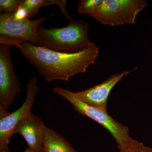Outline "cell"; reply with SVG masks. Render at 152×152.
I'll list each match as a JSON object with an SVG mask.
<instances>
[{
  "instance_id": "cell-1",
  "label": "cell",
  "mask_w": 152,
  "mask_h": 152,
  "mask_svg": "<svg viewBox=\"0 0 152 152\" xmlns=\"http://www.w3.org/2000/svg\"><path fill=\"white\" fill-rule=\"evenodd\" d=\"M9 44L18 48L21 53L48 82L68 81L72 77L84 73L94 64L99 49L94 44L76 53L55 51L28 42L0 36V44Z\"/></svg>"
},
{
  "instance_id": "cell-9",
  "label": "cell",
  "mask_w": 152,
  "mask_h": 152,
  "mask_svg": "<svg viewBox=\"0 0 152 152\" xmlns=\"http://www.w3.org/2000/svg\"><path fill=\"white\" fill-rule=\"evenodd\" d=\"M45 126L40 117L31 113L17 124L12 135H20L26 142L28 148L35 152H42Z\"/></svg>"
},
{
  "instance_id": "cell-5",
  "label": "cell",
  "mask_w": 152,
  "mask_h": 152,
  "mask_svg": "<svg viewBox=\"0 0 152 152\" xmlns=\"http://www.w3.org/2000/svg\"><path fill=\"white\" fill-rule=\"evenodd\" d=\"M11 45L0 44V117L5 116L21 92V83L11 60Z\"/></svg>"
},
{
  "instance_id": "cell-13",
  "label": "cell",
  "mask_w": 152,
  "mask_h": 152,
  "mask_svg": "<svg viewBox=\"0 0 152 152\" xmlns=\"http://www.w3.org/2000/svg\"><path fill=\"white\" fill-rule=\"evenodd\" d=\"M44 0H24L21 6L28 12V18L37 16L40 9L44 7Z\"/></svg>"
},
{
  "instance_id": "cell-11",
  "label": "cell",
  "mask_w": 152,
  "mask_h": 152,
  "mask_svg": "<svg viewBox=\"0 0 152 152\" xmlns=\"http://www.w3.org/2000/svg\"><path fill=\"white\" fill-rule=\"evenodd\" d=\"M103 0H80L77 12L79 14L91 17L99 9Z\"/></svg>"
},
{
  "instance_id": "cell-3",
  "label": "cell",
  "mask_w": 152,
  "mask_h": 152,
  "mask_svg": "<svg viewBox=\"0 0 152 152\" xmlns=\"http://www.w3.org/2000/svg\"><path fill=\"white\" fill-rule=\"evenodd\" d=\"M53 91L69 101L77 113L90 118L110 132L120 147L130 137L127 127L116 121L104 111L86 103L77 96L75 93L61 87H54Z\"/></svg>"
},
{
  "instance_id": "cell-2",
  "label": "cell",
  "mask_w": 152,
  "mask_h": 152,
  "mask_svg": "<svg viewBox=\"0 0 152 152\" xmlns=\"http://www.w3.org/2000/svg\"><path fill=\"white\" fill-rule=\"evenodd\" d=\"M89 28V24L82 20H72L61 28H47L40 26L37 29L40 40L39 46L61 53H79L94 44L88 36Z\"/></svg>"
},
{
  "instance_id": "cell-8",
  "label": "cell",
  "mask_w": 152,
  "mask_h": 152,
  "mask_svg": "<svg viewBox=\"0 0 152 152\" xmlns=\"http://www.w3.org/2000/svg\"><path fill=\"white\" fill-rule=\"evenodd\" d=\"M136 69L137 68L112 75L102 83L75 93L78 97L86 103L107 112V104L112 89L124 77Z\"/></svg>"
},
{
  "instance_id": "cell-6",
  "label": "cell",
  "mask_w": 152,
  "mask_h": 152,
  "mask_svg": "<svg viewBox=\"0 0 152 152\" xmlns=\"http://www.w3.org/2000/svg\"><path fill=\"white\" fill-rule=\"evenodd\" d=\"M39 91L37 77L30 78L26 86V99L22 105L15 111L0 117V152H11L9 145L14 129L20 121L32 113L36 96Z\"/></svg>"
},
{
  "instance_id": "cell-7",
  "label": "cell",
  "mask_w": 152,
  "mask_h": 152,
  "mask_svg": "<svg viewBox=\"0 0 152 152\" xmlns=\"http://www.w3.org/2000/svg\"><path fill=\"white\" fill-rule=\"evenodd\" d=\"M47 19V17H42L34 20H17L12 13H1L0 36L22 40L39 45L40 40L37 29Z\"/></svg>"
},
{
  "instance_id": "cell-4",
  "label": "cell",
  "mask_w": 152,
  "mask_h": 152,
  "mask_svg": "<svg viewBox=\"0 0 152 152\" xmlns=\"http://www.w3.org/2000/svg\"><path fill=\"white\" fill-rule=\"evenodd\" d=\"M148 6L145 0H103L91 17L102 24L112 27L134 24L138 15Z\"/></svg>"
},
{
  "instance_id": "cell-15",
  "label": "cell",
  "mask_w": 152,
  "mask_h": 152,
  "mask_svg": "<svg viewBox=\"0 0 152 152\" xmlns=\"http://www.w3.org/2000/svg\"><path fill=\"white\" fill-rule=\"evenodd\" d=\"M13 15L17 20H24L28 19L27 11L21 5L13 13Z\"/></svg>"
},
{
  "instance_id": "cell-14",
  "label": "cell",
  "mask_w": 152,
  "mask_h": 152,
  "mask_svg": "<svg viewBox=\"0 0 152 152\" xmlns=\"http://www.w3.org/2000/svg\"><path fill=\"white\" fill-rule=\"evenodd\" d=\"M23 1L24 0H1V13H13L21 5Z\"/></svg>"
},
{
  "instance_id": "cell-12",
  "label": "cell",
  "mask_w": 152,
  "mask_h": 152,
  "mask_svg": "<svg viewBox=\"0 0 152 152\" xmlns=\"http://www.w3.org/2000/svg\"><path fill=\"white\" fill-rule=\"evenodd\" d=\"M120 152H152V148L130 137L121 146L118 147Z\"/></svg>"
},
{
  "instance_id": "cell-16",
  "label": "cell",
  "mask_w": 152,
  "mask_h": 152,
  "mask_svg": "<svg viewBox=\"0 0 152 152\" xmlns=\"http://www.w3.org/2000/svg\"><path fill=\"white\" fill-rule=\"evenodd\" d=\"M23 152H34V151H33L32 150L30 149L29 148H26V150H25Z\"/></svg>"
},
{
  "instance_id": "cell-10",
  "label": "cell",
  "mask_w": 152,
  "mask_h": 152,
  "mask_svg": "<svg viewBox=\"0 0 152 152\" xmlns=\"http://www.w3.org/2000/svg\"><path fill=\"white\" fill-rule=\"evenodd\" d=\"M42 152H77L66 139L54 130L45 126Z\"/></svg>"
}]
</instances>
